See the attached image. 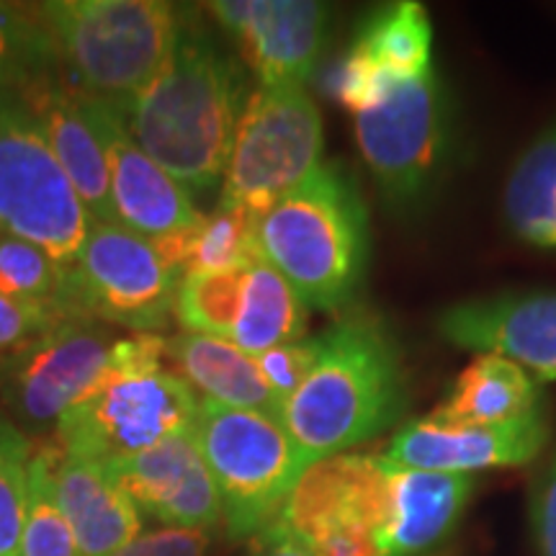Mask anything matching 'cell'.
<instances>
[{
	"mask_svg": "<svg viewBox=\"0 0 556 556\" xmlns=\"http://www.w3.org/2000/svg\"><path fill=\"white\" fill-rule=\"evenodd\" d=\"M242 106L238 65L184 21L163 70L119 109L129 135L160 168L191 193H208L225 178Z\"/></svg>",
	"mask_w": 556,
	"mask_h": 556,
	"instance_id": "obj_1",
	"label": "cell"
},
{
	"mask_svg": "<svg viewBox=\"0 0 556 556\" xmlns=\"http://www.w3.org/2000/svg\"><path fill=\"white\" fill-rule=\"evenodd\" d=\"M407 379L400 348L374 317H348L325 330L317 366L278 407V420L312 467L371 441L402 415Z\"/></svg>",
	"mask_w": 556,
	"mask_h": 556,
	"instance_id": "obj_2",
	"label": "cell"
},
{
	"mask_svg": "<svg viewBox=\"0 0 556 556\" xmlns=\"http://www.w3.org/2000/svg\"><path fill=\"white\" fill-rule=\"evenodd\" d=\"M163 358L165 340L150 332L116 340L99 381L58 422L62 454L109 467L197 430L201 397Z\"/></svg>",
	"mask_w": 556,
	"mask_h": 556,
	"instance_id": "obj_3",
	"label": "cell"
},
{
	"mask_svg": "<svg viewBox=\"0 0 556 556\" xmlns=\"http://www.w3.org/2000/svg\"><path fill=\"white\" fill-rule=\"evenodd\" d=\"M255 242L307 307H343L366 274L364 199L338 163H323L263 214Z\"/></svg>",
	"mask_w": 556,
	"mask_h": 556,
	"instance_id": "obj_4",
	"label": "cell"
},
{
	"mask_svg": "<svg viewBox=\"0 0 556 556\" xmlns=\"http://www.w3.org/2000/svg\"><path fill=\"white\" fill-rule=\"evenodd\" d=\"M37 16L73 88L116 106L150 86L184 26V13L163 0H50Z\"/></svg>",
	"mask_w": 556,
	"mask_h": 556,
	"instance_id": "obj_5",
	"label": "cell"
},
{
	"mask_svg": "<svg viewBox=\"0 0 556 556\" xmlns=\"http://www.w3.org/2000/svg\"><path fill=\"white\" fill-rule=\"evenodd\" d=\"M197 441L232 539H253L274 523L307 464L276 413L201 400Z\"/></svg>",
	"mask_w": 556,
	"mask_h": 556,
	"instance_id": "obj_6",
	"label": "cell"
},
{
	"mask_svg": "<svg viewBox=\"0 0 556 556\" xmlns=\"http://www.w3.org/2000/svg\"><path fill=\"white\" fill-rule=\"evenodd\" d=\"M93 219L39 124L16 96L0 99V232L45 250L60 270L75 266Z\"/></svg>",
	"mask_w": 556,
	"mask_h": 556,
	"instance_id": "obj_7",
	"label": "cell"
},
{
	"mask_svg": "<svg viewBox=\"0 0 556 556\" xmlns=\"http://www.w3.org/2000/svg\"><path fill=\"white\" fill-rule=\"evenodd\" d=\"M323 116L304 88H258L242 106L219 204L263 217L323 165Z\"/></svg>",
	"mask_w": 556,
	"mask_h": 556,
	"instance_id": "obj_8",
	"label": "cell"
},
{
	"mask_svg": "<svg viewBox=\"0 0 556 556\" xmlns=\"http://www.w3.org/2000/svg\"><path fill=\"white\" fill-rule=\"evenodd\" d=\"M178 283L152 240L122 225H93L75 266L60 274L54 304L65 317L152 332L170 323Z\"/></svg>",
	"mask_w": 556,
	"mask_h": 556,
	"instance_id": "obj_9",
	"label": "cell"
},
{
	"mask_svg": "<svg viewBox=\"0 0 556 556\" xmlns=\"http://www.w3.org/2000/svg\"><path fill=\"white\" fill-rule=\"evenodd\" d=\"M389 469L381 454H338L296 479L274 526L312 556H379Z\"/></svg>",
	"mask_w": 556,
	"mask_h": 556,
	"instance_id": "obj_10",
	"label": "cell"
},
{
	"mask_svg": "<svg viewBox=\"0 0 556 556\" xmlns=\"http://www.w3.org/2000/svg\"><path fill=\"white\" fill-rule=\"evenodd\" d=\"M356 142L389 201L409 204L420 197L446 144V111L433 70L394 80L377 106L358 114Z\"/></svg>",
	"mask_w": 556,
	"mask_h": 556,
	"instance_id": "obj_11",
	"label": "cell"
},
{
	"mask_svg": "<svg viewBox=\"0 0 556 556\" xmlns=\"http://www.w3.org/2000/svg\"><path fill=\"white\" fill-rule=\"evenodd\" d=\"M111 345L90 319L67 317L13 353L0 389L24 426L45 430L86 397L109 364Z\"/></svg>",
	"mask_w": 556,
	"mask_h": 556,
	"instance_id": "obj_12",
	"label": "cell"
},
{
	"mask_svg": "<svg viewBox=\"0 0 556 556\" xmlns=\"http://www.w3.org/2000/svg\"><path fill=\"white\" fill-rule=\"evenodd\" d=\"M208 11L240 41L261 88H304L328 39L330 9L315 0H217Z\"/></svg>",
	"mask_w": 556,
	"mask_h": 556,
	"instance_id": "obj_13",
	"label": "cell"
},
{
	"mask_svg": "<svg viewBox=\"0 0 556 556\" xmlns=\"http://www.w3.org/2000/svg\"><path fill=\"white\" fill-rule=\"evenodd\" d=\"M83 103L106 155L116 225L148 240L168 238L197 225L201 214L193 204V193L139 148L124 124L122 109L88 96H83Z\"/></svg>",
	"mask_w": 556,
	"mask_h": 556,
	"instance_id": "obj_14",
	"label": "cell"
},
{
	"mask_svg": "<svg viewBox=\"0 0 556 556\" xmlns=\"http://www.w3.org/2000/svg\"><path fill=\"white\" fill-rule=\"evenodd\" d=\"M546 438L548 426L541 407L505 426H443L426 417L402 428L381 451V458L405 469L469 475L533 462Z\"/></svg>",
	"mask_w": 556,
	"mask_h": 556,
	"instance_id": "obj_15",
	"label": "cell"
},
{
	"mask_svg": "<svg viewBox=\"0 0 556 556\" xmlns=\"http://www.w3.org/2000/svg\"><path fill=\"white\" fill-rule=\"evenodd\" d=\"M109 471L131 503L160 523L201 531L222 523L217 484L193 430L109 464Z\"/></svg>",
	"mask_w": 556,
	"mask_h": 556,
	"instance_id": "obj_16",
	"label": "cell"
},
{
	"mask_svg": "<svg viewBox=\"0 0 556 556\" xmlns=\"http://www.w3.org/2000/svg\"><path fill=\"white\" fill-rule=\"evenodd\" d=\"M16 99L39 124L41 135L73 184L93 225H116L109 165L101 139L88 119L83 96L52 70L18 90Z\"/></svg>",
	"mask_w": 556,
	"mask_h": 556,
	"instance_id": "obj_17",
	"label": "cell"
},
{
	"mask_svg": "<svg viewBox=\"0 0 556 556\" xmlns=\"http://www.w3.org/2000/svg\"><path fill=\"white\" fill-rule=\"evenodd\" d=\"M443 338L556 379V294L505 296L458 304L438 319Z\"/></svg>",
	"mask_w": 556,
	"mask_h": 556,
	"instance_id": "obj_18",
	"label": "cell"
},
{
	"mask_svg": "<svg viewBox=\"0 0 556 556\" xmlns=\"http://www.w3.org/2000/svg\"><path fill=\"white\" fill-rule=\"evenodd\" d=\"M387 526L379 539V556H415L441 544L464 513L475 486L471 477L394 464H387Z\"/></svg>",
	"mask_w": 556,
	"mask_h": 556,
	"instance_id": "obj_19",
	"label": "cell"
},
{
	"mask_svg": "<svg viewBox=\"0 0 556 556\" xmlns=\"http://www.w3.org/2000/svg\"><path fill=\"white\" fill-rule=\"evenodd\" d=\"M54 492L83 556H114L142 533L139 507L106 464L62 454Z\"/></svg>",
	"mask_w": 556,
	"mask_h": 556,
	"instance_id": "obj_20",
	"label": "cell"
},
{
	"mask_svg": "<svg viewBox=\"0 0 556 556\" xmlns=\"http://www.w3.org/2000/svg\"><path fill=\"white\" fill-rule=\"evenodd\" d=\"M165 358L173 371L189 381L201 400L238 409H266L278 415V402L263 379L258 364L232 340L180 332L165 340Z\"/></svg>",
	"mask_w": 556,
	"mask_h": 556,
	"instance_id": "obj_21",
	"label": "cell"
},
{
	"mask_svg": "<svg viewBox=\"0 0 556 556\" xmlns=\"http://www.w3.org/2000/svg\"><path fill=\"white\" fill-rule=\"evenodd\" d=\"M539 407L536 379L523 366L479 353L428 417L443 426H505Z\"/></svg>",
	"mask_w": 556,
	"mask_h": 556,
	"instance_id": "obj_22",
	"label": "cell"
},
{
	"mask_svg": "<svg viewBox=\"0 0 556 556\" xmlns=\"http://www.w3.org/2000/svg\"><path fill=\"white\" fill-rule=\"evenodd\" d=\"M307 325V304L296 289L261 255L245 268L232 343L258 358L270 348L299 340Z\"/></svg>",
	"mask_w": 556,
	"mask_h": 556,
	"instance_id": "obj_23",
	"label": "cell"
},
{
	"mask_svg": "<svg viewBox=\"0 0 556 556\" xmlns=\"http://www.w3.org/2000/svg\"><path fill=\"white\" fill-rule=\"evenodd\" d=\"M505 217L520 240L556 248V124L528 148L507 180Z\"/></svg>",
	"mask_w": 556,
	"mask_h": 556,
	"instance_id": "obj_24",
	"label": "cell"
},
{
	"mask_svg": "<svg viewBox=\"0 0 556 556\" xmlns=\"http://www.w3.org/2000/svg\"><path fill=\"white\" fill-rule=\"evenodd\" d=\"M356 47L394 80H409L433 70L430 67L433 26L426 9L413 0L387 5L377 16L368 18Z\"/></svg>",
	"mask_w": 556,
	"mask_h": 556,
	"instance_id": "obj_25",
	"label": "cell"
},
{
	"mask_svg": "<svg viewBox=\"0 0 556 556\" xmlns=\"http://www.w3.org/2000/svg\"><path fill=\"white\" fill-rule=\"evenodd\" d=\"M261 217L248 208L217 204L208 214H201L197 225L180 229V255H184L186 274H222L248 266L258 258V232Z\"/></svg>",
	"mask_w": 556,
	"mask_h": 556,
	"instance_id": "obj_26",
	"label": "cell"
},
{
	"mask_svg": "<svg viewBox=\"0 0 556 556\" xmlns=\"http://www.w3.org/2000/svg\"><path fill=\"white\" fill-rule=\"evenodd\" d=\"M60 456V446H45L31 456L21 556H83L54 492V471H58Z\"/></svg>",
	"mask_w": 556,
	"mask_h": 556,
	"instance_id": "obj_27",
	"label": "cell"
},
{
	"mask_svg": "<svg viewBox=\"0 0 556 556\" xmlns=\"http://www.w3.org/2000/svg\"><path fill=\"white\" fill-rule=\"evenodd\" d=\"M248 266L222 274H186L180 278L173 315L186 332L232 340Z\"/></svg>",
	"mask_w": 556,
	"mask_h": 556,
	"instance_id": "obj_28",
	"label": "cell"
},
{
	"mask_svg": "<svg viewBox=\"0 0 556 556\" xmlns=\"http://www.w3.org/2000/svg\"><path fill=\"white\" fill-rule=\"evenodd\" d=\"M31 448L18 428L0 422V556H21L29 503Z\"/></svg>",
	"mask_w": 556,
	"mask_h": 556,
	"instance_id": "obj_29",
	"label": "cell"
},
{
	"mask_svg": "<svg viewBox=\"0 0 556 556\" xmlns=\"http://www.w3.org/2000/svg\"><path fill=\"white\" fill-rule=\"evenodd\" d=\"M60 274L45 250L0 232V294L21 302H54Z\"/></svg>",
	"mask_w": 556,
	"mask_h": 556,
	"instance_id": "obj_30",
	"label": "cell"
},
{
	"mask_svg": "<svg viewBox=\"0 0 556 556\" xmlns=\"http://www.w3.org/2000/svg\"><path fill=\"white\" fill-rule=\"evenodd\" d=\"M54 58V47L41 29L37 9L34 18L0 29V99L18 96V90L37 75L47 73Z\"/></svg>",
	"mask_w": 556,
	"mask_h": 556,
	"instance_id": "obj_31",
	"label": "cell"
},
{
	"mask_svg": "<svg viewBox=\"0 0 556 556\" xmlns=\"http://www.w3.org/2000/svg\"><path fill=\"white\" fill-rule=\"evenodd\" d=\"M392 83L394 78H389L384 70L356 45L338 62L330 75L332 96L356 116L377 106L387 96V90L392 88Z\"/></svg>",
	"mask_w": 556,
	"mask_h": 556,
	"instance_id": "obj_32",
	"label": "cell"
},
{
	"mask_svg": "<svg viewBox=\"0 0 556 556\" xmlns=\"http://www.w3.org/2000/svg\"><path fill=\"white\" fill-rule=\"evenodd\" d=\"M323 348L325 332L315 338H299L291 340V343L276 345L255 358L263 379H266L268 389L274 392L278 407L304 384V379L309 377L312 368L317 366L319 356H323Z\"/></svg>",
	"mask_w": 556,
	"mask_h": 556,
	"instance_id": "obj_33",
	"label": "cell"
},
{
	"mask_svg": "<svg viewBox=\"0 0 556 556\" xmlns=\"http://www.w3.org/2000/svg\"><path fill=\"white\" fill-rule=\"evenodd\" d=\"M62 319L67 317L54 302H21L0 294V353L21 351Z\"/></svg>",
	"mask_w": 556,
	"mask_h": 556,
	"instance_id": "obj_34",
	"label": "cell"
},
{
	"mask_svg": "<svg viewBox=\"0 0 556 556\" xmlns=\"http://www.w3.org/2000/svg\"><path fill=\"white\" fill-rule=\"evenodd\" d=\"M208 531L201 528H155L144 531L114 556H206Z\"/></svg>",
	"mask_w": 556,
	"mask_h": 556,
	"instance_id": "obj_35",
	"label": "cell"
},
{
	"mask_svg": "<svg viewBox=\"0 0 556 556\" xmlns=\"http://www.w3.org/2000/svg\"><path fill=\"white\" fill-rule=\"evenodd\" d=\"M531 526L541 556H556V456L533 484Z\"/></svg>",
	"mask_w": 556,
	"mask_h": 556,
	"instance_id": "obj_36",
	"label": "cell"
},
{
	"mask_svg": "<svg viewBox=\"0 0 556 556\" xmlns=\"http://www.w3.org/2000/svg\"><path fill=\"white\" fill-rule=\"evenodd\" d=\"M250 556H312L302 544H296L289 533L270 523L258 536H253V552Z\"/></svg>",
	"mask_w": 556,
	"mask_h": 556,
	"instance_id": "obj_37",
	"label": "cell"
},
{
	"mask_svg": "<svg viewBox=\"0 0 556 556\" xmlns=\"http://www.w3.org/2000/svg\"><path fill=\"white\" fill-rule=\"evenodd\" d=\"M29 18H34V11H24L21 5L13 3H0V29H3V26L24 24V21Z\"/></svg>",
	"mask_w": 556,
	"mask_h": 556,
	"instance_id": "obj_38",
	"label": "cell"
}]
</instances>
